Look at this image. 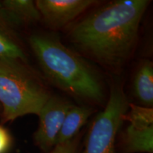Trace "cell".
Returning <instances> with one entry per match:
<instances>
[{"mask_svg": "<svg viewBox=\"0 0 153 153\" xmlns=\"http://www.w3.org/2000/svg\"><path fill=\"white\" fill-rule=\"evenodd\" d=\"M149 0H116L75 23L68 38L74 48L101 65L117 72L132 56Z\"/></svg>", "mask_w": 153, "mask_h": 153, "instance_id": "1", "label": "cell"}, {"mask_svg": "<svg viewBox=\"0 0 153 153\" xmlns=\"http://www.w3.org/2000/svg\"><path fill=\"white\" fill-rule=\"evenodd\" d=\"M79 146V137L76 135L68 142L56 145L47 153H78Z\"/></svg>", "mask_w": 153, "mask_h": 153, "instance_id": "13", "label": "cell"}, {"mask_svg": "<svg viewBox=\"0 0 153 153\" xmlns=\"http://www.w3.org/2000/svg\"><path fill=\"white\" fill-rule=\"evenodd\" d=\"M29 44L44 74L55 86L76 99L102 102L99 77L81 56L54 36L35 34L29 38Z\"/></svg>", "mask_w": 153, "mask_h": 153, "instance_id": "2", "label": "cell"}, {"mask_svg": "<svg viewBox=\"0 0 153 153\" xmlns=\"http://www.w3.org/2000/svg\"><path fill=\"white\" fill-rule=\"evenodd\" d=\"M129 123L153 125L152 108L129 104V108L124 117Z\"/></svg>", "mask_w": 153, "mask_h": 153, "instance_id": "12", "label": "cell"}, {"mask_svg": "<svg viewBox=\"0 0 153 153\" xmlns=\"http://www.w3.org/2000/svg\"><path fill=\"white\" fill-rule=\"evenodd\" d=\"M129 108V103L121 86L111 89L106 107L91 124L83 153H116V135Z\"/></svg>", "mask_w": 153, "mask_h": 153, "instance_id": "4", "label": "cell"}, {"mask_svg": "<svg viewBox=\"0 0 153 153\" xmlns=\"http://www.w3.org/2000/svg\"><path fill=\"white\" fill-rule=\"evenodd\" d=\"M92 114L93 110L89 107L74 106L70 107L67 112L57 136L56 145L66 143L76 137L80 128L85 125Z\"/></svg>", "mask_w": 153, "mask_h": 153, "instance_id": "10", "label": "cell"}, {"mask_svg": "<svg viewBox=\"0 0 153 153\" xmlns=\"http://www.w3.org/2000/svg\"><path fill=\"white\" fill-rule=\"evenodd\" d=\"M18 27L0 9V58L26 62V53L17 35Z\"/></svg>", "mask_w": 153, "mask_h": 153, "instance_id": "7", "label": "cell"}, {"mask_svg": "<svg viewBox=\"0 0 153 153\" xmlns=\"http://www.w3.org/2000/svg\"><path fill=\"white\" fill-rule=\"evenodd\" d=\"M25 63L0 58V104L4 122L28 114L38 116L51 96Z\"/></svg>", "mask_w": 153, "mask_h": 153, "instance_id": "3", "label": "cell"}, {"mask_svg": "<svg viewBox=\"0 0 153 153\" xmlns=\"http://www.w3.org/2000/svg\"><path fill=\"white\" fill-rule=\"evenodd\" d=\"M134 94L141 106L152 108L153 66L152 62L144 60L140 64L133 79Z\"/></svg>", "mask_w": 153, "mask_h": 153, "instance_id": "9", "label": "cell"}, {"mask_svg": "<svg viewBox=\"0 0 153 153\" xmlns=\"http://www.w3.org/2000/svg\"><path fill=\"white\" fill-rule=\"evenodd\" d=\"M72 106L65 99L51 96L41 108L38 115L39 124L34 134V141L44 152H48L56 145L67 112Z\"/></svg>", "mask_w": 153, "mask_h": 153, "instance_id": "5", "label": "cell"}, {"mask_svg": "<svg viewBox=\"0 0 153 153\" xmlns=\"http://www.w3.org/2000/svg\"><path fill=\"white\" fill-rule=\"evenodd\" d=\"M12 145V137L8 130L0 125V153H7Z\"/></svg>", "mask_w": 153, "mask_h": 153, "instance_id": "14", "label": "cell"}, {"mask_svg": "<svg viewBox=\"0 0 153 153\" xmlns=\"http://www.w3.org/2000/svg\"><path fill=\"white\" fill-rule=\"evenodd\" d=\"M122 141L127 153H152L153 125L129 123Z\"/></svg>", "mask_w": 153, "mask_h": 153, "instance_id": "8", "label": "cell"}, {"mask_svg": "<svg viewBox=\"0 0 153 153\" xmlns=\"http://www.w3.org/2000/svg\"><path fill=\"white\" fill-rule=\"evenodd\" d=\"M97 2L94 0H38L35 4L47 27L59 30Z\"/></svg>", "mask_w": 153, "mask_h": 153, "instance_id": "6", "label": "cell"}, {"mask_svg": "<svg viewBox=\"0 0 153 153\" xmlns=\"http://www.w3.org/2000/svg\"><path fill=\"white\" fill-rule=\"evenodd\" d=\"M0 9L18 26L24 23L36 22L41 19L35 1L30 0L0 1Z\"/></svg>", "mask_w": 153, "mask_h": 153, "instance_id": "11", "label": "cell"}]
</instances>
